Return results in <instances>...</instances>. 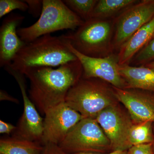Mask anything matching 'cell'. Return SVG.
Here are the masks:
<instances>
[{
	"mask_svg": "<svg viewBox=\"0 0 154 154\" xmlns=\"http://www.w3.org/2000/svg\"><path fill=\"white\" fill-rule=\"evenodd\" d=\"M83 69L79 60L58 67H34L24 75L30 81L28 94L41 115L50 108L65 102L70 89L82 76Z\"/></svg>",
	"mask_w": 154,
	"mask_h": 154,
	"instance_id": "cell-1",
	"label": "cell"
},
{
	"mask_svg": "<svg viewBox=\"0 0 154 154\" xmlns=\"http://www.w3.org/2000/svg\"><path fill=\"white\" fill-rule=\"evenodd\" d=\"M77 60L61 36L47 34L26 43L7 66L23 74L30 68L59 67Z\"/></svg>",
	"mask_w": 154,
	"mask_h": 154,
	"instance_id": "cell-2",
	"label": "cell"
},
{
	"mask_svg": "<svg viewBox=\"0 0 154 154\" xmlns=\"http://www.w3.org/2000/svg\"><path fill=\"white\" fill-rule=\"evenodd\" d=\"M114 19L91 18L73 33L61 35L75 49L94 57L112 54Z\"/></svg>",
	"mask_w": 154,
	"mask_h": 154,
	"instance_id": "cell-3",
	"label": "cell"
},
{
	"mask_svg": "<svg viewBox=\"0 0 154 154\" xmlns=\"http://www.w3.org/2000/svg\"><path fill=\"white\" fill-rule=\"evenodd\" d=\"M99 79L82 77L69 91L65 103L83 118L96 119L101 111L118 101L114 90Z\"/></svg>",
	"mask_w": 154,
	"mask_h": 154,
	"instance_id": "cell-4",
	"label": "cell"
},
{
	"mask_svg": "<svg viewBox=\"0 0 154 154\" xmlns=\"http://www.w3.org/2000/svg\"><path fill=\"white\" fill-rule=\"evenodd\" d=\"M84 22L63 1L43 0L42 11L38 20L29 27L19 28L17 33L22 41L29 43L58 30H75Z\"/></svg>",
	"mask_w": 154,
	"mask_h": 154,
	"instance_id": "cell-5",
	"label": "cell"
},
{
	"mask_svg": "<svg viewBox=\"0 0 154 154\" xmlns=\"http://www.w3.org/2000/svg\"><path fill=\"white\" fill-rule=\"evenodd\" d=\"M59 146L69 154L103 153L111 149L110 141L94 118L81 119Z\"/></svg>",
	"mask_w": 154,
	"mask_h": 154,
	"instance_id": "cell-6",
	"label": "cell"
},
{
	"mask_svg": "<svg viewBox=\"0 0 154 154\" xmlns=\"http://www.w3.org/2000/svg\"><path fill=\"white\" fill-rule=\"evenodd\" d=\"M154 17V0L138 1L114 19L113 50L119 51L131 36Z\"/></svg>",
	"mask_w": 154,
	"mask_h": 154,
	"instance_id": "cell-7",
	"label": "cell"
},
{
	"mask_svg": "<svg viewBox=\"0 0 154 154\" xmlns=\"http://www.w3.org/2000/svg\"><path fill=\"white\" fill-rule=\"evenodd\" d=\"M5 69L17 81L21 90L24 110L12 137L37 142L42 144L44 127V118L42 117L26 91L25 75L14 70L8 66Z\"/></svg>",
	"mask_w": 154,
	"mask_h": 154,
	"instance_id": "cell-8",
	"label": "cell"
},
{
	"mask_svg": "<svg viewBox=\"0 0 154 154\" xmlns=\"http://www.w3.org/2000/svg\"><path fill=\"white\" fill-rule=\"evenodd\" d=\"M96 119L110 141L112 151L128 150L131 147L129 135L134 123L116 103L101 111Z\"/></svg>",
	"mask_w": 154,
	"mask_h": 154,
	"instance_id": "cell-9",
	"label": "cell"
},
{
	"mask_svg": "<svg viewBox=\"0 0 154 154\" xmlns=\"http://www.w3.org/2000/svg\"><path fill=\"white\" fill-rule=\"evenodd\" d=\"M42 144L59 145L83 117L65 103L50 108L45 114Z\"/></svg>",
	"mask_w": 154,
	"mask_h": 154,
	"instance_id": "cell-10",
	"label": "cell"
},
{
	"mask_svg": "<svg viewBox=\"0 0 154 154\" xmlns=\"http://www.w3.org/2000/svg\"><path fill=\"white\" fill-rule=\"evenodd\" d=\"M69 48L79 60L83 69L82 78H96L110 83L113 87L125 89L126 84L119 71L117 55L94 57L82 54L67 42Z\"/></svg>",
	"mask_w": 154,
	"mask_h": 154,
	"instance_id": "cell-11",
	"label": "cell"
},
{
	"mask_svg": "<svg viewBox=\"0 0 154 154\" xmlns=\"http://www.w3.org/2000/svg\"><path fill=\"white\" fill-rule=\"evenodd\" d=\"M113 89L116 99L126 108L134 123L154 122V96L138 90Z\"/></svg>",
	"mask_w": 154,
	"mask_h": 154,
	"instance_id": "cell-12",
	"label": "cell"
},
{
	"mask_svg": "<svg viewBox=\"0 0 154 154\" xmlns=\"http://www.w3.org/2000/svg\"><path fill=\"white\" fill-rule=\"evenodd\" d=\"M24 17L11 14L3 20L0 28V66H8L18 51L26 45L17 33V28Z\"/></svg>",
	"mask_w": 154,
	"mask_h": 154,
	"instance_id": "cell-13",
	"label": "cell"
},
{
	"mask_svg": "<svg viewBox=\"0 0 154 154\" xmlns=\"http://www.w3.org/2000/svg\"><path fill=\"white\" fill-rule=\"evenodd\" d=\"M154 36V17L140 28L119 51V65H129L131 60Z\"/></svg>",
	"mask_w": 154,
	"mask_h": 154,
	"instance_id": "cell-14",
	"label": "cell"
},
{
	"mask_svg": "<svg viewBox=\"0 0 154 154\" xmlns=\"http://www.w3.org/2000/svg\"><path fill=\"white\" fill-rule=\"evenodd\" d=\"M119 71L126 84L125 89L154 92V71L145 66L119 65Z\"/></svg>",
	"mask_w": 154,
	"mask_h": 154,
	"instance_id": "cell-15",
	"label": "cell"
},
{
	"mask_svg": "<svg viewBox=\"0 0 154 154\" xmlns=\"http://www.w3.org/2000/svg\"><path fill=\"white\" fill-rule=\"evenodd\" d=\"M43 148L39 143L13 137L0 139V154H42Z\"/></svg>",
	"mask_w": 154,
	"mask_h": 154,
	"instance_id": "cell-16",
	"label": "cell"
},
{
	"mask_svg": "<svg viewBox=\"0 0 154 154\" xmlns=\"http://www.w3.org/2000/svg\"><path fill=\"white\" fill-rule=\"evenodd\" d=\"M138 0H99L92 13L91 18L111 19L127 8L137 2Z\"/></svg>",
	"mask_w": 154,
	"mask_h": 154,
	"instance_id": "cell-17",
	"label": "cell"
},
{
	"mask_svg": "<svg viewBox=\"0 0 154 154\" xmlns=\"http://www.w3.org/2000/svg\"><path fill=\"white\" fill-rule=\"evenodd\" d=\"M152 123L151 122L147 121L133 124L129 135L131 146L154 142Z\"/></svg>",
	"mask_w": 154,
	"mask_h": 154,
	"instance_id": "cell-18",
	"label": "cell"
},
{
	"mask_svg": "<svg viewBox=\"0 0 154 154\" xmlns=\"http://www.w3.org/2000/svg\"><path fill=\"white\" fill-rule=\"evenodd\" d=\"M68 7L84 22L91 18L97 0H64Z\"/></svg>",
	"mask_w": 154,
	"mask_h": 154,
	"instance_id": "cell-19",
	"label": "cell"
},
{
	"mask_svg": "<svg viewBox=\"0 0 154 154\" xmlns=\"http://www.w3.org/2000/svg\"><path fill=\"white\" fill-rule=\"evenodd\" d=\"M154 60V36L144 47L134 57L130 65L143 66Z\"/></svg>",
	"mask_w": 154,
	"mask_h": 154,
	"instance_id": "cell-20",
	"label": "cell"
},
{
	"mask_svg": "<svg viewBox=\"0 0 154 154\" xmlns=\"http://www.w3.org/2000/svg\"><path fill=\"white\" fill-rule=\"evenodd\" d=\"M28 4L25 1L20 0H1L0 18H2L11 11L19 10L22 11L28 10Z\"/></svg>",
	"mask_w": 154,
	"mask_h": 154,
	"instance_id": "cell-21",
	"label": "cell"
},
{
	"mask_svg": "<svg viewBox=\"0 0 154 154\" xmlns=\"http://www.w3.org/2000/svg\"><path fill=\"white\" fill-rule=\"evenodd\" d=\"M128 151L129 154H154L153 143L133 146Z\"/></svg>",
	"mask_w": 154,
	"mask_h": 154,
	"instance_id": "cell-22",
	"label": "cell"
},
{
	"mask_svg": "<svg viewBox=\"0 0 154 154\" xmlns=\"http://www.w3.org/2000/svg\"><path fill=\"white\" fill-rule=\"evenodd\" d=\"M28 4L29 13L33 17L40 16L43 7V1L41 0H25Z\"/></svg>",
	"mask_w": 154,
	"mask_h": 154,
	"instance_id": "cell-23",
	"label": "cell"
},
{
	"mask_svg": "<svg viewBox=\"0 0 154 154\" xmlns=\"http://www.w3.org/2000/svg\"><path fill=\"white\" fill-rule=\"evenodd\" d=\"M43 146L44 148L42 154H69L64 151L59 145L48 143Z\"/></svg>",
	"mask_w": 154,
	"mask_h": 154,
	"instance_id": "cell-24",
	"label": "cell"
},
{
	"mask_svg": "<svg viewBox=\"0 0 154 154\" xmlns=\"http://www.w3.org/2000/svg\"><path fill=\"white\" fill-rule=\"evenodd\" d=\"M16 129L17 126L3 120H0V133L10 135L13 133Z\"/></svg>",
	"mask_w": 154,
	"mask_h": 154,
	"instance_id": "cell-25",
	"label": "cell"
},
{
	"mask_svg": "<svg viewBox=\"0 0 154 154\" xmlns=\"http://www.w3.org/2000/svg\"><path fill=\"white\" fill-rule=\"evenodd\" d=\"M0 100L1 101L3 100H7L10 102H14L15 103H19V100L14 97H12L11 95H9L6 91L1 90L0 91Z\"/></svg>",
	"mask_w": 154,
	"mask_h": 154,
	"instance_id": "cell-26",
	"label": "cell"
},
{
	"mask_svg": "<svg viewBox=\"0 0 154 154\" xmlns=\"http://www.w3.org/2000/svg\"><path fill=\"white\" fill-rule=\"evenodd\" d=\"M74 154H129L128 151H113L108 153H78Z\"/></svg>",
	"mask_w": 154,
	"mask_h": 154,
	"instance_id": "cell-27",
	"label": "cell"
},
{
	"mask_svg": "<svg viewBox=\"0 0 154 154\" xmlns=\"http://www.w3.org/2000/svg\"><path fill=\"white\" fill-rule=\"evenodd\" d=\"M145 66L149 68L152 69L154 71V60L150 62L149 63L146 64L144 65Z\"/></svg>",
	"mask_w": 154,
	"mask_h": 154,
	"instance_id": "cell-28",
	"label": "cell"
},
{
	"mask_svg": "<svg viewBox=\"0 0 154 154\" xmlns=\"http://www.w3.org/2000/svg\"></svg>",
	"mask_w": 154,
	"mask_h": 154,
	"instance_id": "cell-29",
	"label": "cell"
}]
</instances>
